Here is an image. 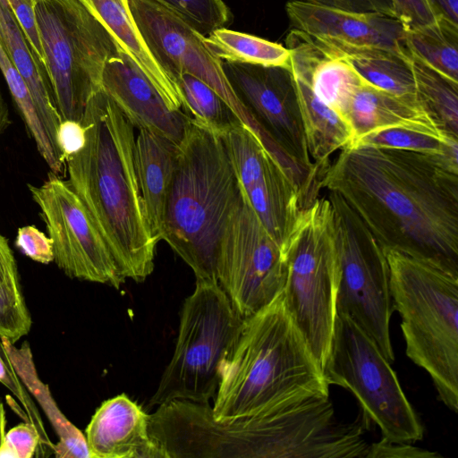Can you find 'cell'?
I'll use <instances>...</instances> for the list:
<instances>
[{
  "instance_id": "cell-6",
  "label": "cell",
  "mask_w": 458,
  "mask_h": 458,
  "mask_svg": "<svg viewBox=\"0 0 458 458\" xmlns=\"http://www.w3.org/2000/svg\"><path fill=\"white\" fill-rule=\"evenodd\" d=\"M283 249L286 260L284 301L323 370L337 316L339 283L328 197L316 198L303 208Z\"/></svg>"
},
{
  "instance_id": "cell-14",
  "label": "cell",
  "mask_w": 458,
  "mask_h": 458,
  "mask_svg": "<svg viewBox=\"0 0 458 458\" xmlns=\"http://www.w3.org/2000/svg\"><path fill=\"white\" fill-rule=\"evenodd\" d=\"M235 94L272 143L318 180L291 68L223 62Z\"/></svg>"
},
{
  "instance_id": "cell-11",
  "label": "cell",
  "mask_w": 458,
  "mask_h": 458,
  "mask_svg": "<svg viewBox=\"0 0 458 458\" xmlns=\"http://www.w3.org/2000/svg\"><path fill=\"white\" fill-rule=\"evenodd\" d=\"M217 282L244 319L271 303L284 290L283 246L266 230L243 191L223 231Z\"/></svg>"
},
{
  "instance_id": "cell-10",
  "label": "cell",
  "mask_w": 458,
  "mask_h": 458,
  "mask_svg": "<svg viewBox=\"0 0 458 458\" xmlns=\"http://www.w3.org/2000/svg\"><path fill=\"white\" fill-rule=\"evenodd\" d=\"M327 197L339 263L337 312L350 316L393 362L389 322L394 307L385 251L339 195L329 191Z\"/></svg>"
},
{
  "instance_id": "cell-39",
  "label": "cell",
  "mask_w": 458,
  "mask_h": 458,
  "mask_svg": "<svg viewBox=\"0 0 458 458\" xmlns=\"http://www.w3.org/2000/svg\"><path fill=\"white\" fill-rule=\"evenodd\" d=\"M0 383L7 387L21 403L27 411L28 420L37 428L40 437L47 436L39 413L27 394L26 387L8 360L0 354Z\"/></svg>"
},
{
  "instance_id": "cell-30",
  "label": "cell",
  "mask_w": 458,
  "mask_h": 458,
  "mask_svg": "<svg viewBox=\"0 0 458 458\" xmlns=\"http://www.w3.org/2000/svg\"><path fill=\"white\" fill-rule=\"evenodd\" d=\"M239 184L247 191L276 162L259 135L242 122L220 134Z\"/></svg>"
},
{
  "instance_id": "cell-19",
  "label": "cell",
  "mask_w": 458,
  "mask_h": 458,
  "mask_svg": "<svg viewBox=\"0 0 458 458\" xmlns=\"http://www.w3.org/2000/svg\"><path fill=\"white\" fill-rule=\"evenodd\" d=\"M285 44L291 54L292 71L307 81L314 94L343 117L361 77L315 36L292 29Z\"/></svg>"
},
{
  "instance_id": "cell-32",
  "label": "cell",
  "mask_w": 458,
  "mask_h": 458,
  "mask_svg": "<svg viewBox=\"0 0 458 458\" xmlns=\"http://www.w3.org/2000/svg\"><path fill=\"white\" fill-rule=\"evenodd\" d=\"M176 83L182 98L183 112L191 119L218 134L241 122L227 103L196 76L183 73Z\"/></svg>"
},
{
  "instance_id": "cell-43",
  "label": "cell",
  "mask_w": 458,
  "mask_h": 458,
  "mask_svg": "<svg viewBox=\"0 0 458 458\" xmlns=\"http://www.w3.org/2000/svg\"><path fill=\"white\" fill-rule=\"evenodd\" d=\"M310 4L355 13H373L396 19L391 0H301ZM397 20V19H396Z\"/></svg>"
},
{
  "instance_id": "cell-44",
  "label": "cell",
  "mask_w": 458,
  "mask_h": 458,
  "mask_svg": "<svg viewBox=\"0 0 458 458\" xmlns=\"http://www.w3.org/2000/svg\"><path fill=\"white\" fill-rule=\"evenodd\" d=\"M0 284L21 288L13 253L7 239L0 233Z\"/></svg>"
},
{
  "instance_id": "cell-40",
  "label": "cell",
  "mask_w": 458,
  "mask_h": 458,
  "mask_svg": "<svg viewBox=\"0 0 458 458\" xmlns=\"http://www.w3.org/2000/svg\"><path fill=\"white\" fill-rule=\"evenodd\" d=\"M400 21L406 30L435 22L438 17L428 0H391Z\"/></svg>"
},
{
  "instance_id": "cell-41",
  "label": "cell",
  "mask_w": 458,
  "mask_h": 458,
  "mask_svg": "<svg viewBox=\"0 0 458 458\" xmlns=\"http://www.w3.org/2000/svg\"><path fill=\"white\" fill-rule=\"evenodd\" d=\"M436 452L411 445V443L393 442L382 437L378 442L369 445L366 458H438Z\"/></svg>"
},
{
  "instance_id": "cell-37",
  "label": "cell",
  "mask_w": 458,
  "mask_h": 458,
  "mask_svg": "<svg viewBox=\"0 0 458 458\" xmlns=\"http://www.w3.org/2000/svg\"><path fill=\"white\" fill-rule=\"evenodd\" d=\"M39 442L36 427L30 421L21 422L5 432L0 445V458H31Z\"/></svg>"
},
{
  "instance_id": "cell-38",
  "label": "cell",
  "mask_w": 458,
  "mask_h": 458,
  "mask_svg": "<svg viewBox=\"0 0 458 458\" xmlns=\"http://www.w3.org/2000/svg\"><path fill=\"white\" fill-rule=\"evenodd\" d=\"M15 246L36 262L49 264L54 261L52 240L34 225H25L18 229Z\"/></svg>"
},
{
  "instance_id": "cell-18",
  "label": "cell",
  "mask_w": 458,
  "mask_h": 458,
  "mask_svg": "<svg viewBox=\"0 0 458 458\" xmlns=\"http://www.w3.org/2000/svg\"><path fill=\"white\" fill-rule=\"evenodd\" d=\"M343 117L353 131L352 143L391 128L416 131L444 140L457 139L444 133L417 99L391 94L362 78L354 87Z\"/></svg>"
},
{
  "instance_id": "cell-45",
  "label": "cell",
  "mask_w": 458,
  "mask_h": 458,
  "mask_svg": "<svg viewBox=\"0 0 458 458\" xmlns=\"http://www.w3.org/2000/svg\"><path fill=\"white\" fill-rule=\"evenodd\" d=\"M438 18L458 24V0H428Z\"/></svg>"
},
{
  "instance_id": "cell-36",
  "label": "cell",
  "mask_w": 458,
  "mask_h": 458,
  "mask_svg": "<svg viewBox=\"0 0 458 458\" xmlns=\"http://www.w3.org/2000/svg\"><path fill=\"white\" fill-rule=\"evenodd\" d=\"M40 69L47 75V64L40 40L33 0H6Z\"/></svg>"
},
{
  "instance_id": "cell-21",
  "label": "cell",
  "mask_w": 458,
  "mask_h": 458,
  "mask_svg": "<svg viewBox=\"0 0 458 458\" xmlns=\"http://www.w3.org/2000/svg\"><path fill=\"white\" fill-rule=\"evenodd\" d=\"M115 38L121 48L142 71L173 110H182L177 84L155 60L143 40L127 0H78Z\"/></svg>"
},
{
  "instance_id": "cell-23",
  "label": "cell",
  "mask_w": 458,
  "mask_h": 458,
  "mask_svg": "<svg viewBox=\"0 0 458 458\" xmlns=\"http://www.w3.org/2000/svg\"><path fill=\"white\" fill-rule=\"evenodd\" d=\"M317 38L367 82L391 94L417 99L408 49L397 51L379 46L352 44L333 38Z\"/></svg>"
},
{
  "instance_id": "cell-34",
  "label": "cell",
  "mask_w": 458,
  "mask_h": 458,
  "mask_svg": "<svg viewBox=\"0 0 458 458\" xmlns=\"http://www.w3.org/2000/svg\"><path fill=\"white\" fill-rule=\"evenodd\" d=\"M204 36L224 28L232 18L223 0H157Z\"/></svg>"
},
{
  "instance_id": "cell-42",
  "label": "cell",
  "mask_w": 458,
  "mask_h": 458,
  "mask_svg": "<svg viewBox=\"0 0 458 458\" xmlns=\"http://www.w3.org/2000/svg\"><path fill=\"white\" fill-rule=\"evenodd\" d=\"M56 146L61 159H66L80 152L86 142V131L80 121L63 119L56 131Z\"/></svg>"
},
{
  "instance_id": "cell-5",
  "label": "cell",
  "mask_w": 458,
  "mask_h": 458,
  "mask_svg": "<svg viewBox=\"0 0 458 458\" xmlns=\"http://www.w3.org/2000/svg\"><path fill=\"white\" fill-rule=\"evenodd\" d=\"M406 355L430 376L439 399L458 411V275L438 264L383 249Z\"/></svg>"
},
{
  "instance_id": "cell-1",
  "label": "cell",
  "mask_w": 458,
  "mask_h": 458,
  "mask_svg": "<svg viewBox=\"0 0 458 458\" xmlns=\"http://www.w3.org/2000/svg\"><path fill=\"white\" fill-rule=\"evenodd\" d=\"M318 188L339 195L383 249L458 275V147L428 154L349 145Z\"/></svg>"
},
{
  "instance_id": "cell-27",
  "label": "cell",
  "mask_w": 458,
  "mask_h": 458,
  "mask_svg": "<svg viewBox=\"0 0 458 458\" xmlns=\"http://www.w3.org/2000/svg\"><path fill=\"white\" fill-rule=\"evenodd\" d=\"M408 58L418 102L444 133L458 139V81L437 71L409 50Z\"/></svg>"
},
{
  "instance_id": "cell-20",
  "label": "cell",
  "mask_w": 458,
  "mask_h": 458,
  "mask_svg": "<svg viewBox=\"0 0 458 458\" xmlns=\"http://www.w3.org/2000/svg\"><path fill=\"white\" fill-rule=\"evenodd\" d=\"M179 144L147 130L135 138L134 163L146 217L155 240L162 241L168 194Z\"/></svg>"
},
{
  "instance_id": "cell-2",
  "label": "cell",
  "mask_w": 458,
  "mask_h": 458,
  "mask_svg": "<svg viewBox=\"0 0 458 458\" xmlns=\"http://www.w3.org/2000/svg\"><path fill=\"white\" fill-rule=\"evenodd\" d=\"M83 148L66 159L68 184L107 244L121 275L144 281L157 242L144 209L134 163V127L100 89L81 119Z\"/></svg>"
},
{
  "instance_id": "cell-33",
  "label": "cell",
  "mask_w": 458,
  "mask_h": 458,
  "mask_svg": "<svg viewBox=\"0 0 458 458\" xmlns=\"http://www.w3.org/2000/svg\"><path fill=\"white\" fill-rule=\"evenodd\" d=\"M420 153L443 154L458 147V139L440 140L406 129L391 128L371 132L354 143Z\"/></svg>"
},
{
  "instance_id": "cell-31",
  "label": "cell",
  "mask_w": 458,
  "mask_h": 458,
  "mask_svg": "<svg viewBox=\"0 0 458 458\" xmlns=\"http://www.w3.org/2000/svg\"><path fill=\"white\" fill-rule=\"evenodd\" d=\"M0 69L11 95L33 138L42 158L55 174L63 173L64 163L54 147L41 121L36 105L24 80L9 59L0 40Z\"/></svg>"
},
{
  "instance_id": "cell-12",
  "label": "cell",
  "mask_w": 458,
  "mask_h": 458,
  "mask_svg": "<svg viewBox=\"0 0 458 458\" xmlns=\"http://www.w3.org/2000/svg\"><path fill=\"white\" fill-rule=\"evenodd\" d=\"M28 188L53 242L54 261L57 267L70 278L120 288L125 278L68 182L50 171L40 186L28 184Z\"/></svg>"
},
{
  "instance_id": "cell-16",
  "label": "cell",
  "mask_w": 458,
  "mask_h": 458,
  "mask_svg": "<svg viewBox=\"0 0 458 458\" xmlns=\"http://www.w3.org/2000/svg\"><path fill=\"white\" fill-rule=\"evenodd\" d=\"M285 12L293 29L312 36L337 38L357 45H373L406 51L403 23L373 13H355L310 4L286 3Z\"/></svg>"
},
{
  "instance_id": "cell-3",
  "label": "cell",
  "mask_w": 458,
  "mask_h": 458,
  "mask_svg": "<svg viewBox=\"0 0 458 458\" xmlns=\"http://www.w3.org/2000/svg\"><path fill=\"white\" fill-rule=\"evenodd\" d=\"M315 395L329 396V385L281 293L244 319L239 341L222 365L212 415L230 421Z\"/></svg>"
},
{
  "instance_id": "cell-26",
  "label": "cell",
  "mask_w": 458,
  "mask_h": 458,
  "mask_svg": "<svg viewBox=\"0 0 458 458\" xmlns=\"http://www.w3.org/2000/svg\"><path fill=\"white\" fill-rule=\"evenodd\" d=\"M292 73L308 152L319 175L333 153L352 143L353 131L337 112L314 94L307 81L293 71Z\"/></svg>"
},
{
  "instance_id": "cell-28",
  "label": "cell",
  "mask_w": 458,
  "mask_h": 458,
  "mask_svg": "<svg viewBox=\"0 0 458 458\" xmlns=\"http://www.w3.org/2000/svg\"><path fill=\"white\" fill-rule=\"evenodd\" d=\"M208 49L228 63L291 68L290 51L262 38L219 28L204 36Z\"/></svg>"
},
{
  "instance_id": "cell-8",
  "label": "cell",
  "mask_w": 458,
  "mask_h": 458,
  "mask_svg": "<svg viewBox=\"0 0 458 458\" xmlns=\"http://www.w3.org/2000/svg\"><path fill=\"white\" fill-rule=\"evenodd\" d=\"M34 9L58 113L81 122L106 63L123 49L78 0H37Z\"/></svg>"
},
{
  "instance_id": "cell-13",
  "label": "cell",
  "mask_w": 458,
  "mask_h": 458,
  "mask_svg": "<svg viewBox=\"0 0 458 458\" xmlns=\"http://www.w3.org/2000/svg\"><path fill=\"white\" fill-rule=\"evenodd\" d=\"M127 1L143 40L166 74L175 83L183 73L200 79L227 103L242 123L262 137V129L235 94L224 72L223 61L206 46L204 35L157 0Z\"/></svg>"
},
{
  "instance_id": "cell-25",
  "label": "cell",
  "mask_w": 458,
  "mask_h": 458,
  "mask_svg": "<svg viewBox=\"0 0 458 458\" xmlns=\"http://www.w3.org/2000/svg\"><path fill=\"white\" fill-rule=\"evenodd\" d=\"M0 40L12 64L27 84L41 121L60 155L55 138L62 117L55 106L51 84L37 64L6 0H0Z\"/></svg>"
},
{
  "instance_id": "cell-22",
  "label": "cell",
  "mask_w": 458,
  "mask_h": 458,
  "mask_svg": "<svg viewBox=\"0 0 458 458\" xmlns=\"http://www.w3.org/2000/svg\"><path fill=\"white\" fill-rule=\"evenodd\" d=\"M243 192L263 226L283 246L301 210L309 205L297 180L276 162L256 184Z\"/></svg>"
},
{
  "instance_id": "cell-9",
  "label": "cell",
  "mask_w": 458,
  "mask_h": 458,
  "mask_svg": "<svg viewBox=\"0 0 458 458\" xmlns=\"http://www.w3.org/2000/svg\"><path fill=\"white\" fill-rule=\"evenodd\" d=\"M323 373L329 386L337 385L353 394L364 416L379 427L382 437L403 443L423 438L422 424L390 362L346 314L337 312Z\"/></svg>"
},
{
  "instance_id": "cell-15",
  "label": "cell",
  "mask_w": 458,
  "mask_h": 458,
  "mask_svg": "<svg viewBox=\"0 0 458 458\" xmlns=\"http://www.w3.org/2000/svg\"><path fill=\"white\" fill-rule=\"evenodd\" d=\"M102 89L134 128L181 142L190 117L182 110L168 106L125 52L121 51L106 63Z\"/></svg>"
},
{
  "instance_id": "cell-24",
  "label": "cell",
  "mask_w": 458,
  "mask_h": 458,
  "mask_svg": "<svg viewBox=\"0 0 458 458\" xmlns=\"http://www.w3.org/2000/svg\"><path fill=\"white\" fill-rule=\"evenodd\" d=\"M0 354L13 367L27 390L36 398L51 423L59 440L53 453L57 458H90L85 435L60 411L49 387L37 372L30 344L20 348L5 337L0 338Z\"/></svg>"
},
{
  "instance_id": "cell-29",
  "label": "cell",
  "mask_w": 458,
  "mask_h": 458,
  "mask_svg": "<svg viewBox=\"0 0 458 458\" xmlns=\"http://www.w3.org/2000/svg\"><path fill=\"white\" fill-rule=\"evenodd\" d=\"M405 45L423 62L458 81V24L440 17L431 24L408 30Z\"/></svg>"
},
{
  "instance_id": "cell-4",
  "label": "cell",
  "mask_w": 458,
  "mask_h": 458,
  "mask_svg": "<svg viewBox=\"0 0 458 458\" xmlns=\"http://www.w3.org/2000/svg\"><path fill=\"white\" fill-rule=\"evenodd\" d=\"M240 194L221 135L190 118L178 146L162 241L192 269L196 281L218 283L219 243Z\"/></svg>"
},
{
  "instance_id": "cell-47",
  "label": "cell",
  "mask_w": 458,
  "mask_h": 458,
  "mask_svg": "<svg viewBox=\"0 0 458 458\" xmlns=\"http://www.w3.org/2000/svg\"><path fill=\"white\" fill-rule=\"evenodd\" d=\"M6 418L3 403L0 402V445L5 434Z\"/></svg>"
},
{
  "instance_id": "cell-35",
  "label": "cell",
  "mask_w": 458,
  "mask_h": 458,
  "mask_svg": "<svg viewBox=\"0 0 458 458\" xmlns=\"http://www.w3.org/2000/svg\"><path fill=\"white\" fill-rule=\"evenodd\" d=\"M31 324L21 288L0 284V338L15 344L30 332Z\"/></svg>"
},
{
  "instance_id": "cell-17",
  "label": "cell",
  "mask_w": 458,
  "mask_h": 458,
  "mask_svg": "<svg viewBox=\"0 0 458 458\" xmlns=\"http://www.w3.org/2000/svg\"><path fill=\"white\" fill-rule=\"evenodd\" d=\"M148 423L149 415L125 394L104 401L85 430L90 458H166Z\"/></svg>"
},
{
  "instance_id": "cell-46",
  "label": "cell",
  "mask_w": 458,
  "mask_h": 458,
  "mask_svg": "<svg viewBox=\"0 0 458 458\" xmlns=\"http://www.w3.org/2000/svg\"><path fill=\"white\" fill-rule=\"evenodd\" d=\"M8 109L4 101L0 89V134L8 125Z\"/></svg>"
},
{
  "instance_id": "cell-7",
  "label": "cell",
  "mask_w": 458,
  "mask_h": 458,
  "mask_svg": "<svg viewBox=\"0 0 458 458\" xmlns=\"http://www.w3.org/2000/svg\"><path fill=\"white\" fill-rule=\"evenodd\" d=\"M243 325L244 318L218 283L196 281L182 308L174 354L149 405L214 400L222 365L234 350Z\"/></svg>"
}]
</instances>
